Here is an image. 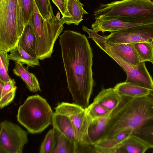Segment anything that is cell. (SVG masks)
<instances>
[{"instance_id": "31", "label": "cell", "mask_w": 153, "mask_h": 153, "mask_svg": "<svg viewBox=\"0 0 153 153\" xmlns=\"http://www.w3.org/2000/svg\"><path fill=\"white\" fill-rule=\"evenodd\" d=\"M17 3L19 24L20 29L23 33L25 26L24 22L22 0H17Z\"/></svg>"}, {"instance_id": "23", "label": "cell", "mask_w": 153, "mask_h": 153, "mask_svg": "<svg viewBox=\"0 0 153 153\" xmlns=\"http://www.w3.org/2000/svg\"><path fill=\"white\" fill-rule=\"evenodd\" d=\"M132 134L145 142L149 149L153 148V119L145 123Z\"/></svg>"}, {"instance_id": "12", "label": "cell", "mask_w": 153, "mask_h": 153, "mask_svg": "<svg viewBox=\"0 0 153 153\" xmlns=\"http://www.w3.org/2000/svg\"><path fill=\"white\" fill-rule=\"evenodd\" d=\"M105 39L107 45L128 63L137 65L142 62L132 43L115 44L107 42L105 37Z\"/></svg>"}, {"instance_id": "19", "label": "cell", "mask_w": 153, "mask_h": 153, "mask_svg": "<svg viewBox=\"0 0 153 153\" xmlns=\"http://www.w3.org/2000/svg\"><path fill=\"white\" fill-rule=\"evenodd\" d=\"M8 55L10 60L16 62H20L32 67L40 65L38 59L32 56L19 46H17Z\"/></svg>"}, {"instance_id": "27", "label": "cell", "mask_w": 153, "mask_h": 153, "mask_svg": "<svg viewBox=\"0 0 153 153\" xmlns=\"http://www.w3.org/2000/svg\"><path fill=\"white\" fill-rule=\"evenodd\" d=\"M7 52L0 51V80L5 82L11 78L8 73L9 60Z\"/></svg>"}, {"instance_id": "17", "label": "cell", "mask_w": 153, "mask_h": 153, "mask_svg": "<svg viewBox=\"0 0 153 153\" xmlns=\"http://www.w3.org/2000/svg\"><path fill=\"white\" fill-rule=\"evenodd\" d=\"M110 114L95 119L90 123L88 133L93 145L103 138L109 120Z\"/></svg>"}, {"instance_id": "22", "label": "cell", "mask_w": 153, "mask_h": 153, "mask_svg": "<svg viewBox=\"0 0 153 153\" xmlns=\"http://www.w3.org/2000/svg\"><path fill=\"white\" fill-rule=\"evenodd\" d=\"M122 145L114 138H112L102 139L93 146L96 153H116L118 149Z\"/></svg>"}, {"instance_id": "4", "label": "cell", "mask_w": 153, "mask_h": 153, "mask_svg": "<svg viewBox=\"0 0 153 153\" xmlns=\"http://www.w3.org/2000/svg\"><path fill=\"white\" fill-rule=\"evenodd\" d=\"M19 27L17 0L0 2V51L7 52L16 48L22 34Z\"/></svg>"}, {"instance_id": "29", "label": "cell", "mask_w": 153, "mask_h": 153, "mask_svg": "<svg viewBox=\"0 0 153 153\" xmlns=\"http://www.w3.org/2000/svg\"><path fill=\"white\" fill-rule=\"evenodd\" d=\"M24 24L26 26L34 11V0H22Z\"/></svg>"}, {"instance_id": "28", "label": "cell", "mask_w": 153, "mask_h": 153, "mask_svg": "<svg viewBox=\"0 0 153 153\" xmlns=\"http://www.w3.org/2000/svg\"><path fill=\"white\" fill-rule=\"evenodd\" d=\"M43 18L46 20L54 14L50 0H34Z\"/></svg>"}, {"instance_id": "9", "label": "cell", "mask_w": 153, "mask_h": 153, "mask_svg": "<svg viewBox=\"0 0 153 153\" xmlns=\"http://www.w3.org/2000/svg\"><path fill=\"white\" fill-rule=\"evenodd\" d=\"M105 37L107 42L115 44L147 42L153 45V24L111 32Z\"/></svg>"}, {"instance_id": "37", "label": "cell", "mask_w": 153, "mask_h": 153, "mask_svg": "<svg viewBox=\"0 0 153 153\" xmlns=\"http://www.w3.org/2000/svg\"><path fill=\"white\" fill-rule=\"evenodd\" d=\"M152 63L153 64V59H152Z\"/></svg>"}, {"instance_id": "32", "label": "cell", "mask_w": 153, "mask_h": 153, "mask_svg": "<svg viewBox=\"0 0 153 153\" xmlns=\"http://www.w3.org/2000/svg\"><path fill=\"white\" fill-rule=\"evenodd\" d=\"M15 84L16 82L14 79H11L5 82L2 91L0 94V98L11 91L17 89Z\"/></svg>"}, {"instance_id": "34", "label": "cell", "mask_w": 153, "mask_h": 153, "mask_svg": "<svg viewBox=\"0 0 153 153\" xmlns=\"http://www.w3.org/2000/svg\"><path fill=\"white\" fill-rule=\"evenodd\" d=\"M131 135L127 132H121L116 135L114 137L119 143L123 144Z\"/></svg>"}, {"instance_id": "15", "label": "cell", "mask_w": 153, "mask_h": 153, "mask_svg": "<svg viewBox=\"0 0 153 153\" xmlns=\"http://www.w3.org/2000/svg\"><path fill=\"white\" fill-rule=\"evenodd\" d=\"M84 6L79 0H68L66 8L70 17L66 19L61 18L62 23L68 25L74 24L78 25L83 20L84 15L88 14L83 8Z\"/></svg>"}, {"instance_id": "13", "label": "cell", "mask_w": 153, "mask_h": 153, "mask_svg": "<svg viewBox=\"0 0 153 153\" xmlns=\"http://www.w3.org/2000/svg\"><path fill=\"white\" fill-rule=\"evenodd\" d=\"M113 88L116 92L121 97H125L134 98L148 95L151 90L125 81L117 83Z\"/></svg>"}, {"instance_id": "18", "label": "cell", "mask_w": 153, "mask_h": 153, "mask_svg": "<svg viewBox=\"0 0 153 153\" xmlns=\"http://www.w3.org/2000/svg\"><path fill=\"white\" fill-rule=\"evenodd\" d=\"M17 46L21 48L32 56L36 57V38L33 29L29 24L25 26Z\"/></svg>"}, {"instance_id": "1", "label": "cell", "mask_w": 153, "mask_h": 153, "mask_svg": "<svg viewBox=\"0 0 153 153\" xmlns=\"http://www.w3.org/2000/svg\"><path fill=\"white\" fill-rule=\"evenodd\" d=\"M59 43L68 88L74 102L85 108L95 83L91 48L84 34L71 30L60 36Z\"/></svg>"}, {"instance_id": "16", "label": "cell", "mask_w": 153, "mask_h": 153, "mask_svg": "<svg viewBox=\"0 0 153 153\" xmlns=\"http://www.w3.org/2000/svg\"><path fill=\"white\" fill-rule=\"evenodd\" d=\"M122 97L115 91L113 88H103L94 99L96 102L111 112L118 105Z\"/></svg>"}, {"instance_id": "38", "label": "cell", "mask_w": 153, "mask_h": 153, "mask_svg": "<svg viewBox=\"0 0 153 153\" xmlns=\"http://www.w3.org/2000/svg\"><path fill=\"white\" fill-rule=\"evenodd\" d=\"M2 0H0V2H1V1H2Z\"/></svg>"}, {"instance_id": "35", "label": "cell", "mask_w": 153, "mask_h": 153, "mask_svg": "<svg viewBox=\"0 0 153 153\" xmlns=\"http://www.w3.org/2000/svg\"><path fill=\"white\" fill-rule=\"evenodd\" d=\"M63 3L66 5V7L67 2L68 0H62Z\"/></svg>"}, {"instance_id": "36", "label": "cell", "mask_w": 153, "mask_h": 153, "mask_svg": "<svg viewBox=\"0 0 153 153\" xmlns=\"http://www.w3.org/2000/svg\"><path fill=\"white\" fill-rule=\"evenodd\" d=\"M149 94L152 96L153 98V89L151 90Z\"/></svg>"}, {"instance_id": "10", "label": "cell", "mask_w": 153, "mask_h": 153, "mask_svg": "<svg viewBox=\"0 0 153 153\" xmlns=\"http://www.w3.org/2000/svg\"><path fill=\"white\" fill-rule=\"evenodd\" d=\"M113 59L126 72L127 78L125 82L150 89H153V79L146 68L145 62L137 65H131L118 54L114 56Z\"/></svg>"}, {"instance_id": "14", "label": "cell", "mask_w": 153, "mask_h": 153, "mask_svg": "<svg viewBox=\"0 0 153 153\" xmlns=\"http://www.w3.org/2000/svg\"><path fill=\"white\" fill-rule=\"evenodd\" d=\"M24 65L20 62H16L13 70V73L24 82L30 91L36 92L41 91L38 80L34 74L29 71V66L26 67Z\"/></svg>"}, {"instance_id": "8", "label": "cell", "mask_w": 153, "mask_h": 153, "mask_svg": "<svg viewBox=\"0 0 153 153\" xmlns=\"http://www.w3.org/2000/svg\"><path fill=\"white\" fill-rule=\"evenodd\" d=\"M95 22L91 26L97 33H111L144 25L153 24V18L140 19L129 17H94Z\"/></svg>"}, {"instance_id": "30", "label": "cell", "mask_w": 153, "mask_h": 153, "mask_svg": "<svg viewBox=\"0 0 153 153\" xmlns=\"http://www.w3.org/2000/svg\"><path fill=\"white\" fill-rule=\"evenodd\" d=\"M16 89L11 91L0 98L1 109L7 106L13 101L15 97Z\"/></svg>"}, {"instance_id": "7", "label": "cell", "mask_w": 153, "mask_h": 153, "mask_svg": "<svg viewBox=\"0 0 153 153\" xmlns=\"http://www.w3.org/2000/svg\"><path fill=\"white\" fill-rule=\"evenodd\" d=\"M0 153H22L28 141L27 131L7 120L0 124Z\"/></svg>"}, {"instance_id": "25", "label": "cell", "mask_w": 153, "mask_h": 153, "mask_svg": "<svg viewBox=\"0 0 153 153\" xmlns=\"http://www.w3.org/2000/svg\"><path fill=\"white\" fill-rule=\"evenodd\" d=\"M56 143L55 131L54 128L47 133L40 145V153H53Z\"/></svg>"}, {"instance_id": "11", "label": "cell", "mask_w": 153, "mask_h": 153, "mask_svg": "<svg viewBox=\"0 0 153 153\" xmlns=\"http://www.w3.org/2000/svg\"><path fill=\"white\" fill-rule=\"evenodd\" d=\"M53 127L64 135L75 145L79 143L72 123L67 115L56 112L53 114L52 124Z\"/></svg>"}, {"instance_id": "2", "label": "cell", "mask_w": 153, "mask_h": 153, "mask_svg": "<svg viewBox=\"0 0 153 153\" xmlns=\"http://www.w3.org/2000/svg\"><path fill=\"white\" fill-rule=\"evenodd\" d=\"M153 119V98L150 94L134 98L122 97L118 105L110 113L102 139L112 138L123 132L132 134Z\"/></svg>"}, {"instance_id": "21", "label": "cell", "mask_w": 153, "mask_h": 153, "mask_svg": "<svg viewBox=\"0 0 153 153\" xmlns=\"http://www.w3.org/2000/svg\"><path fill=\"white\" fill-rule=\"evenodd\" d=\"M54 128L56 136V143L53 153L78 152V146L75 145L59 131Z\"/></svg>"}, {"instance_id": "26", "label": "cell", "mask_w": 153, "mask_h": 153, "mask_svg": "<svg viewBox=\"0 0 153 153\" xmlns=\"http://www.w3.org/2000/svg\"><path fill=\"white\" fill-rule=\"evenodd\" d=\"M85 109L91 121L98 118L107 115L111 113L99 104L94 101Z\"/></svg>"}, {"instance_id": "20", "label": "cell", "mask_w": 153, "mask_h": 153, "mask_svg": "<svg viewBox=\"0 0 153 153\" xmlns=\"http://www.w3.org/2000/svg\"><path fill=\"white\" fill-rule=\"evenodd\" d=\"M126 153H144L149 149L147 144L138 137L131 134L123 143Z\"/></svg>"}, {"instance_id": "24", "label": "cell", "mask_w": 153, "mask_h": 153, "mask_svg": "<svg viewBox=\"0 0 153 153\" xmlns=\"http://www.w3.org/2000/svg\"><path fill=\"white\" fill-rule=\"evenodd\" d=\"M142 62H152L153 58V45L147 42L132 43Z\"/></svg>"}, {"instance_id": "33", "label": "cell", "mask_w": 153, "mask_h": 153, "mask_svg": "<svg viewBox=\"0 0 153 153\" xmlns=\"http://www.w3.org/2000/svg\"><path fill=\"white\" fill-rule=\"evenodd\" d=\"M51 0L59 9L62 16V18L66 19L70 17L67 11L66 5L63 3L62 0Z\"/></svg>"}, {"instance_id": "6", "label": "cell", "mask_w": 153, "mask_h": 153, "mask_svg": "<svg viewBox=\"0 0 153 153\" xmlns=\"http://www.w3.org/2000/svg\"><path fill=\"white\" fill-rule=\"evenodd\" d=\"M55 112L67 115L75 130L79 144L82 146L93 145L88 135V129L91 120L85 108L75 103L62 102L54 108Z\"/></svg>"}, {"instance_id": "5", "label": "cell", "mask_w": 153, "mask_h": 153, "mask_svg": "<svg viewBox=\"0 0 153 153\" xmlns=\"http://www.w3.org/2000/svg\"><path fill=\"white\" fill-rule=\"evenodd\" d=\"M94 17H124L153 18V1L151 0H121L100 4L94 11Z\"/></svg>"}, {"instance_id": "3", "label": "cell", "mask_w": 153, "mask_h": 153, "mask_svg": "<svg viewBox=\"0 0 153 153\" xmlns=\"http://www.w3.org/2000/svg\"><path fill=\"white\" fill-rule=\"evenodd\" d=\"M54 112L47 100L39 94L28 96L19 108L18 122L32 134L41 132L52 124Z\"/></svg>"}, {"instance_id": "39", "label": "cell", "mask_w": 153, "mask_h": 153, "mask_svg": "<svg viewBox=\"0 0 153 153\" xmlns=\"http://www.w3.org/2000/svg\"><path fill=\"white\" fill-rule=\"evenodd\" d=\"M152 0V1H153V0Z\"/></svg>"}]
</instances>
